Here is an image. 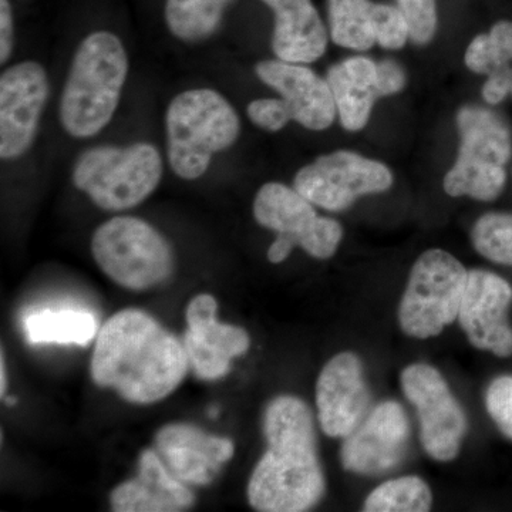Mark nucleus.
<instances>
[{
    "mask_svg": "<svg viewBox=\"0 0 512 512\" xmlns=\"http://www.w3.org/2000/svg\"><path fill=\"white\" fill-rule=\"evenodd\" d=\"M190 360L184 343L153 316L124 309L99 330L92 357L93 382L127 402H161L183 383Z\"/></svg>",
    "mask_w": 512,
    "mask_h": 512,
    "instance_id": "f257e3e1",
    "label": "nucleus"
},
{
    "mask_svg": "<svg viewBox=\"0 0 512 512\" xmlns=\"http://www.w3.org/2000/svg\"><path fill=\"white\" fill-rule=\"evenodd\" d=\"M264 434L268 448L249 478V504L261 512L311 510L326 490L312 410L299 397H276L266 406Z\"/></svg>",
    "mask_w": 512,
    "mask_h": 512,
    "instance_id": "f03ea898",
    "label": "nucleus"
},
{
    "mask_svg": "<svg viewBox=\"0 0 512 512\" xmlns=\"http://www.w3.org/2000/svg\"><path fill=\"white\" fill-rule=\"evenodd\" d=\"M130 74L123 40L110 30H94L80 40L70 60L57 106L67 136L89 140L109 127L119 110Z\"/></svg>",
    "mask_w": 512,
    "mask_h": 512,
    "instance_id": "7ed1b4c3",
    "label": "nucleus"
},
{
    "mask_svg": "<svg viewBox=\"0 0 512 512\" xmlns=\"http://www.w3.org/2000/svg\"><path fill=\"white\" fill-rule=\"evenodd\" d=\"M241 130V117L224 93L212 87L183 90L164 113L167 165L180 180H200L215 157L237 144Z\"/></svg>",
    "mask_w": 512,
    "mask_h": 512,
    "instance_id": "20e7f679",
    "label": "nucleus"
},
{
    "mask_svg": "<svg viewBox=\"0 0 512 512\" xmlns=\"http://www.w3.org/2000/svg\"><path fill=\"white\" fill-rule=\"evenodd\" d=\"M164 156L150 141L96 144L74 160L72 183L100 210H133L160 187Z\"/></svg>",
    "mask_w": 512,
    "mask_h": 512,
    "instance_id": "39448f33",
    "label": "nucleus"
},
{
    "mask_svg": "<svg viewBox=\"0 0 512 512\" xmlns=\"http://www.w3.org/2000/svg\"><path fill=\"white\" fill-rule=\"evenodd\" d=\"M460 150L456 164L444 178L450 197L494 201L507 181L512 153L510 127L501 116L483 107H463L457 114Z\"/></svg>",
    "mask_w": 512,
    "mask_h": 512,
    "instance_id": "423d86ee",
    "label": "nucleus"
},
{
    "mask_svg": "<svg viewBox=\"0 0 512 512\" xmlns=\"http://www.w3.org/2000/svg\"><path fill=\"white\" fill-rule=\"evenodd\" d=\"M92 254L111 281L130 291H147L167 281L174 251L150 222L131 215L110 218L94 231Z\"/></svg>",
    "mask_w": 512,
    "mask_h": 512,
    "instance_id": "0eeeda50",
    "label": "nucleus"
},
{
    "mask_svg": "<svg viewBox=\"0 0 512 512\" xmlns=\"http://www.w3.org/2000/svg\"><path fill=\"white\" fill-rule=\"evenodd\" d=\"M252 211L261 227L276 232L268 249L271 264H282L296 247L312 258L329 259L342 242V225L319 215L311 201L288 185H262L256 192Z\"/></svg>",
    "mask_w": 512,
    "mask_h": 512,
    "instance_id": "6e6552de",
    "label": "nucleus"
},
{
    "mask_svg": "<svg viewBox=\"0 0 512 512\" xmlns=\"http://www.w3.org/2000/svg\"><path fill=\"white\" fill-rule=\"evenodd\" d=\"M468 271L443 249L419 256L410 272L399 306L400 328L407 336L429 339L458 318Z\"/></svg>",
    "mask_w": 512,
    "mask_h": 512,
    "instance_id": "1a4fd4ad",
    "label": "nucleus"
},
{
    "mask_svg": "<svg viewBox=\"0 0 512 512\" xmlns=\"http://www.w3.org/2000/svg\"><path fill=\"white\" fill-rule=\"evenodd\" d=\"M393 174L386 165L352 153L335 151L303 165L293 188L315 207L339 212L367 194L389 190Z\"/></svg>",
    "mask_w": 512,
    "mask_h": 512,
    "instance_id": "9d476101",
    "label": "nucleus"
},
{
    "mask_svg": "<svg viewBox=\"0 0 512 512\" xmlns=\"http://www.w3.org/2000/svg\"><path fill=\"white\" fill-rule=\"evenodd\" d=\"M404 396L416 407L420 440L437 461L454 460L467 433V417L443 375L426 363L407 366L400 376Z\"/></svg>",
    "mask_w": 512,
    "mask_h": 512,
    "instance_id": "9b49d317",
    "label": "nucleus"
},
{
    "mask_svg": "<svg viewBox=\"0 0 512 512\" xmlns=\"http://www.w3.org/2000/svg\"><path fill=\"white\" fill-rule=\"evenodd\" d=\"M50 99L46 67L36 60L10 64L0 74V158L20 160L32 150Z\"/></svg>",
    "mask_w": 512,
    "mask_h": 512,
    "instance_id": "f8f14e48",
    "label": "nucleus"
},
{
    "mask_svg": "<svg viewBox=\"0 0 512 512\" xmlns=\"http://www.w3.org/2000/svg\"><path fill=\"white\" fill-rule=\"evenodd\" d=\"M409 440L410 421L402 404L380 403L345 437L342 466L360 476H380L402 463Z\"/></svg>",
    "mask_w": 512,
    "mask_h": 512,
    "instance_id": "ddd939ff",
    "label": "nucleus"
},
{
    "mask_svg": "<svg viewBox=\"0 0 512 512\" xmlns=\"http://www.w3.org/2000/svg\"><path fill=\"white\" fill-rule=\"evenodd\" d=\"M511 303L512 286L500 275L484 269L468 271L457 319L474 348L498 357L512 356Z\"/></svg>",
    "mask_w": 512,
    "mask_h": 512,
    "instance_id": "4468645a",
    "label": "nucleus"
},
{
    "mask_svg": "<svg viewBox=\"0 0 512 512\" xmlns=\"http://www.w3.org/2000/svg\"><path fill=\"white\" fill-rule=\"evenodd\" d=\"M217 312V299L208 293L192 298L185 312V352L195 376L207 382L227 376L231 360L251 346L247 330L218 322Z\"/></svg>",
    "mask_w": 512,
    "mask_h": 512,
    "instance_id": "2eb2a0df",
    "label": "nucleus"
},
{
    "mask_svg": "<svg viewBox=\"0 0 512 512\" xmlns=\"http://www.w3.org/2000/svg\"><path fill=\"white\" fill-rule=\"evenodd\" d=\"M370 396L362 360L342 352L326 363L316 383V406L320 427L332 439H345L369 413Z\"/></svg>",
    "mask_w": 512,
    "mask_h": 512,
    "instance_id": "dca6fc26",
    "label": "nucleus"
},
{
    "mask_svg": "<svg viewBox=\"0 0 512 512\" xmlns=\"http://www.w3.org/2000/svg\"><path fill=\"white\" fill-rule=\"evenodd\" d=\"M154 441L165 467L187 485L211 484L235 453L231 440L211 436L187 423L161 427Z\"/></svg>",
    "mask_w": 512,
    "mask_h": 512,
    "instance_id": "f3484780",
    "label": "nucleus"
},
{
    "mask_svg": "<svg viewBox=\"0 0 512 512\" xmlns=\"http://www.w3.org/2000/svg\"><path fill=\"white\" fill-rule=\"evenodd\" d=\"M255 74L286 101L293 121L312 131L332 126L338 110L328 80L306 64L261 60L256 63Z\"/></svg>",
    "mask_w": 512,
    "mask_h": 512,
    "instance_id": "a211bd4d",
    "label": "nucleus"
},
{
    "mask_svg": "<svg viewBox=\"0 0 512 512\" xmlns=\"http://www.w3.org/2000/svg\"><path fill=\"white\" fill-rule=\"evenodd\" d=\"M194 503L188 485L170 473L153 448L141 451L137 476L117 485L110 494L111 510L116 512H178Z\"/></svg>",
    "mask_w": 512,
    "mask_h": 512,
    "instance_id": "6ab92c4d",
    "label": "nucleus"
},
{
    "mask_svg": "<svg viewBox=\"0 0 512 512\" xmlns=\"http://www.w3.org/2000/svg\"><path fill=\"white\" fill-rule=\"evenodd\" d=\"M275 15L272 52L276 59L309 64L325 55L328 32L312 0H262Z\"/></svg>",
    "mask_w": 512,
    "mask_h": 512,
    "instance_id": "aec40b11",
    "label": "nucleus"
},
{
    "mask_svg": "<svg viewBox=\"0 0 512 512\" xmlns=\"http://www.w3.org/2000/svg\"><path fill=\"white\" fill-rule=\"evenodd\" d=\"M326 80L342 126L349 131L362 130L380 97L377 63L367 57H350L330 67Z\"/></svg>",
    "mask_w": 512,
    "mask_h": 512,
    "instance_id": "412c9836",
    "label": "nucleus"
},
{
    "mask_svg": "<svg viewBox=\"0 0 512 512\" xmlns=\"http://www.w3.org/2000/svg\"><path fill=\"white\" fill-rule=\"evenodd\" d=\"M464 60L471 72L487 74L484 100L488 104L501 103L511 94L512 23H497L488 35L477 36L468 46Z\"/></svg>",
    "mask_w": 512,
    "mask_h": 512,
    "instance_id": "4be33fe9",
    "label": "nucleus"
},
{
    "mask_svg": "<svg viewBox=\"0 0 512 512\" xmlns=\"http://www.w3.org/2000/svg\"><path fill=\"white\" fill-rule=\"evenodd\" d=\"M30 345L87 346L99 335V320L84 309H43L25 319Z\"/></svg>",
    "mask_w": 512,
    "mask_h": 512,
    "instance_id": "5701e85b",
    "label": "nucleus"
},
{
    "mask_svg": "<svg viewBox=\"0 0 512 512\" xmlns=\"http://www.w3.org/2000/svg\"><path fill=\"white\" fill-rule=\"evenodd\" d=\"M232 2L234 0H165V26L178 42L201 45L217 35Z\"/></svg>",
    "mask_w": 512,
    "mask_h": 512,
    "instance_id": "b1692460",
    "label": "nucleus"
},
{
    "mask_svg": "<svg viewBox=\"0 0 512 512\" xmlns=\"http://www.w3.org/2000/svg\"><path fill=\"white\" fill-rule=\"evenodd\" d=\"M330 37L338 46L367 50L376 43L377 3L328 0Z\"/></svg>",
    "mask_w": 512,
    "mask_h": 512,
    "instance_id": "393cba45",
    "label": "nucleus"
},
{
    "mask_svg": "<svg viewBox=\"0 0 512 512\" xmlns=\"http://www.w3.org/2000/svg\"><path fill=\"white\" fill-rule=\"evenodd\" d=\"M433 495L429 484L420 477L393 478L375 488L366 498V512L430 511Z\"/></svg>",
    "mask_w": 512,
    "mask_h": 512,
    "instance_id": "a878e982",
    "label": "nucleus"
},
{
    "mask_svg": "<svg viewBox=\"0 0 512 512\" xmlns=\"http://www.w3.org/2000/svg\"><path fill=\"white\" fill-rule=\"evenodd\" d=\"M471 239L478 254L488 261L512 266V214L483 215L474 225Z\"/></svg>",
    "mask_w": 512,
    "mask_h": 512,
    "instance_id": "bb28decb",
    "label": "nucleus"
},
{
    "mask_svg": "<svg viewBox=\"0 0 512 512\" xmlns=\"http://www.w3.org/2000/svg\"><path fill=\"white\" fill-rule=\"evenodd\" d=\"M399 9L409 23L410 39L426 45L437 29L436 0H399Z\"/></svg>",
    "mask_w": 512,
    "mask_h": 512,
    "instance_id": "cd10ccee",
    "label": "nucleus"
},
{
    "mask_svg": "<svg viewBox=\"0 0 512 512\" xmlns=\"http://www.w3.org/2000/svg\"><path fill=\"white\" fill-rule=\"evenodd\" d=\"M247 116L254 126L268 133H278L293 121L291 110L282 97H264L249 101Z\"/></svg>",
    "mask_w": 512,
    "mask_h": 512,
    "instance_id": "c85d7f7f",
    "label": "nucleus"
},
{
    "mask_svg": "<svg viewBox=\"0 0 512 512\" xmlns=\"http://www.w3.org/2000/svg\"><path fill=\"white\" fill-rule=\"evenodd\" d=\"M485 406L498 430L512 440V376H500L488 386Z\"/></svg>",
    "mask_w": 512,
    "mask_h": 512,
    "instance_id": "c756f323",
    "label": "nucleus"
},
{
    "mask_svg": "<svg viewBox=\"0 0 512 512\" xmlns=\"http://www.w3.org/2000/svg\"><path fill=\"white\" fill-rule=\"evenodd\" d=\"M410 39L409 23L399 8L377 5L376 43L386 49H402Z\"/></svg>",
    "mask_w": 512,
    "mask_h": 512,
    "instance_id": "7c9ffc66",
    "label": "nucleus"
},
{
    "mask_svg": "<svg viewBox=\"0 0 512 512\" xmlns=\"http://www.w3.org/2000/svg\"><path fill=\"white\" fill-rule=\"evenodd\" d=\"M15 16L9 0H0V64L5 66L15 52Z\"/></svg>",
    "mask_w": 512,
    "mask_h": 512,
    "instance_id": "2f4dec72",
    "label": "nucleus"
},
{
    "mask_svg": "<svg viewBox=\"0 0 512 512\" xmlns=\"http://www.w3.org/2000/svg\"><path fill=\"white\" fill-rule=\"evenodd\" d=\"M406 84V74L399 63L383 60L377 63V89L380 97L399 93Z\"/></svg>",
    "mask_w": 512,
    "mask_h": 512,
    "instance_id": "473e14b6",
    "label": "nucleus"
},
{
    "mask_svg": "<svg viewBox=\"0 0 512 512\" xmlns=\"http://www.w3.org/2000/svg\"><path fill=\"white\" fill-rule=\"evenodd\" d=\"M6 390H8V377H6L5 355L2 353L0 360V394L5 399Z\"/></svg>",
    "mask_w": 512,
    "mask_h": 512,
    "instance_id": "72a5a7b5",
    "label": "nucleus"
},
{
    "mask_svg": "<svg viewBox=\"0 0 512 512\" xmlns=\"http://www.w3.org/2000/svg\"><path fill=\"white\" fill-rule=\"evenodd\" d=\"M5 402L9 404V406H13V404H16V399L15 397H6Z\"/></svg>",
    "mask_w": 512,
    "mask_h": 512,
    "instance_id": "f704fd0d",
    "label": "nucleus"
},
{
    "mask_svg": "<svg viewBox=\"0 0 512 512\" xmlns=\"http://www.w3.org/2000/svg\"><path fill=\"white\" fill-rule=\"evenodd\" d=\"M217 413H218V409H212V410H210V416H211V417H215V416H217Z\"/></svg>",
    "mask_w": 512,
    "mask_h": 512,
    "instance_id": "c9c22d12",
    "label": "nucleus"
},
{
    "mask_svg": "<svg viewBox=\"0 0 512 512\" xmlns=\"http://www.w3.org/2000/svg\"><path fill=\"white\" fill-rule=\"evenodd\" d=\"M511 94H512V76H511Z\"/></svg>",
    "mask_w": 512,
    "mask_h": 512,
    "instance_id": "e433bc0d",
    "label": "nucleus"
}]
</instances>
